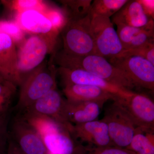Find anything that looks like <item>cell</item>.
I'll return each instance as SVG.
<instances>
[{"mask_svg":"<svg viewBox=\"0 0 154 154\" xmlns=\"http://www.w3.org/2000/svg\"><path fill=\"white\" fill-rule=\"evenodd\" d=\"M0 33H5L11 36L17 45L26 38L25 33L15 21H0Z\"/></svg>","mask_w":154,"mask_h":154,"instance_id":"cell-25","label":"cell"},{"mask_svg":"<svg viewBox=\"0 0 154 154\" xmlns=\"http://www.w3.org/2000/svg\"><path fill=\"white\" fill-rule=\"evenodd\" d=\"M8 154H25L12 141L8 140Z\"/></svg>","mask_w":154,"mask_h":154,"instance_id":"cell-31","label":"cell"},{"mask_svg":"<svg viewBox=\"0 0 154 154\" xmlns=\"http://www.w3.org/2000/svg\"><path fill=\"white\" fill-rule=\"evenodd\" d=\"M63 92L67 101L71 102H95L104 104L108 100L114 101L116 98L102 88L88 85H66Z\"/></svg>","mask_w":154,"mask_h":154,"instance_id":"cell-16","label":"cell"},{"mask_svg":"<svg viewBox=\"0 0 154 154\" xmlns=\"http://www.w3.org/2000/svg\"><path fill=\"white\" fill-rule=\"evenodd\" d=\"M24 111L47 116L60 125L69 133L71 132L73 125L69 122L68 119L66 100L63 98L57 88L49 91Z\"/></svg>","mask_w":154,"mask_h":154,"instance_id":"cell-9","label":"cell"},{"mask_svg":"<svg viewBox=\"0 0 154 154\" xmlns=\"http://www.w3.org/2000/svg\"><path fill=\"white\" fill-rule=\"evenodd\" d=\"M17 86L8 81L0 82V115L9 113Z\"/></svg>","mask_w":154,"mask_h":154,"instance_id":"cell-22","label":"cell"},{"mask_svg":"<svg viewBox=\"0 0 154 154\" xmlns=\"http://www.w3.org/2000/svg\"><path fill=\"white\" fill-rule=\"evenodd\" d=\"M16 45L11 36L0 33V77L20 86L23 79L18 69Z\"/></svg>","mask_w":154,"mask_h":154,"instance_id":"cell-12","label":"cell"},{"mask_svg":"<svg viewBox=\"0 0 154 154\" xmlns=\"http://www.w3.org/2000/svg\"><path fill=\"white\" fill-rule=\"evenodd\" d=\"M91 18V30L95 54L109 60L120 57L124 49L110 18L101 16Z\"/></svg>","mask_w":154,"mask_h":154,"instance_id":"cell-5","label":"cell"},{"mask_svg":"<svg viewBox=\"0 0 154 154\" xmlns=\"http://www.w3.org/2000/svg\"><path fill=\"white\" fill-rule=\"evenodd\" d=\"M57 72L60 75L64 86L83 85L96 86L113 94L116 98L127 97L133 93L130 90L111 84L83 70L72 69L59 67Z\"/></svg>","mask_w":154,"mask_h":154,"instance_id":"cell-11","label":"cell"},{"mask_svg":"<svg viewBox=\"0 0 154 154\" xmlns=\"http://www.w3.org/2000/svg\"><path fill=\"white\" fill-rule=\"evenodd\" d=\"M131 56L143 58L154 65V42L137 48L124 51L120 57Z\"/></svg>","mask_w":154,"mask_h":154,"instance_id":"cell-27","label":"cell"},{"mask_svg":"<svg viewBox=\"0 0 154 154\" xmlns=\"http://www.w3.org/2000/svg\"><path fill=\"white\" fill-rule=\"evenodd\" d=\"M57 70L53 64H41L24 78L16 109L23 112L49 91L57 88Z\"/></svg>","mask_w":154,"mask_h":154,"instance_id":"cell-2","label":"cell"},{"mask_svg":"<svg viewBox=\"0 0 154 154\" xmlns=\"http://www.w3.org/2000/svg\"><path fill=\"white\" fill-rule=\"evenodd\" d=\"M65 9L69 20H78L85 18L90 15L91 4V0H77V1H62Z\"/></svg>","mask_w":154,"mask_h":154,"instance_id":"cell-20","label":"cell"},{"mask_svg":"<svg viewBox=\"0 0 154 154\" xmlns=\"http://www.w3.org/2000/svg\"><path fill=\"white\" fill-rule=\"evenodd\" d=\"M138 1L140 3L146 15L154 20V0H138Z\"/></svg>","mask_w":154,"mask_h":154,"instance_id":"cell-30","label":"cell"},{"mask_svg":"<svg viewBox=\"0 0 154 154\" xmlns=\"http://www.w3.org/2000/svg\"><path fill=\"white\" fill-rule=\"evenodd\" d=\"M125 73L135 87L154 92V65L137 56H122L108 60Z\"/></svg>","mask_w":154,"mask_h":154,"instance_id":"cell-8","label":"cell"},{"mask_svg":"<svg viewBox=\"0 0 154 154\" xmlns=\"http://www.w3.org/2000/svg\"><path fill=\"white\" fill-rule=\"evenodd\" d=\"M137 129L152 134L154 129V103L149 97L134 92L129 96L116 99Z\"/></svg>","mask_w":154,"mask_h":154,"instance_id":"cell-6","label":"cell"},{"mask_svg":"<svg viewBox=\"0 0 154 154\" xmlns=\"http://www.w3.org/2000/svg\"><path fill=\"white\" fill-rule=\"evenodd\" d=\"M9 139L25 154H47V150L38 134L21 117L13 121Z\"/></svg>","mask_w":154,"mask_h":154,"instance_id":"cell-10","label":"cell"},{"mask_svg":"<svg viewBox=\"0 0 154 154\" xmlns=\"http://www.w3.org/2000/svg\"><path fill=\"white\" fill-rule=\"evenodd\" d=\"M9 113L0 115V148H7L9 139Z\"/></svg>","mask_w":154,"mask_h":154,"instance_id":"cell-29","label":"cell"},{"mask_svg":"<svg viewBox=\"0 0 154 154\" xmlns=\"http://www.w3.org/2000/svg\"><path fill=\"white\" fill-rule=\"evenodd\" d=\"M154 30H143L133 38L128 49H134L154 42Z\"/></svg>","mask_w":154,"mask_h":154,"instance_id":"cell-28","label":"cell"},{"mask_svg":"<svg viewBox=\"0 0 154 154\" xmlns=\"http://www.w3.org/2000/svg\"><path fill=\"white\" fill-rule=\"evenodd\" d=\"M15 22L25 33L36 35L57 34L51 22L44 13L36 10H29L16 14Z\"/></svg>","mask_w":154,"mask_h":154,"instance_id":"cell-15","label":"cell"},{"mask_svg":"<svg viewBox=\"0 0 154 154\" xmlns=\"http://www.w3.org/2000/svg\"><path fill=\"white\" fill-rule=\"evenodd\" d=\"M4 79L2 78V77H0V82H2V81H4Z\"/></svg>","mask_w":154,"mask_h":154,"instance_id":"cell-34","label":"cell"},{"mask_svg":"<svg viewBox=\"0 0 154 154\" xmlns=\"http://www.w3.org/2000/svg\"><path fill=\"white\" fill-rule=\"evenodd\" d=\"M104 104L95 102H71L66 100V113L69 122L76 125L95 121Z\"/></svg>","mask_w":154,"mask_h":154,"instance_id":"cell-17","label":"cell"},{"mask_svg":"<svg viewBox=\"0 0 154 154\" xmlns=\"http://www.w3.org/2000/svg\"><path fill=\"white\" fill-rule=\"evenodd\" d=\"M0 154H8V148H0Z\"/></svg>","mask_w":154,"mask_h":154,"instance_id":"cell-33","label":"cell"},{"mask_svg":"<svg viewBox=\"0 0 154 154\" xmlns=\"http://www.w3.org/2000/svg\"><path fill=\"white\" fill-rule=\"evenodd\" d=\"M128 0H95L91 4V17L101 16L110 18L118 12Z\"/></svg>","mask_w":154,"mask_h":154,"instance_id":"cell-19","label":"cell"},{"mask_svg":"<svg viewBox=\"0 0 154 154\" xmlns=\"http://www.w3.org/2000/svg\"><path fill=\"white\" fill-rule=\"evenodd\" d=\"M58 36L32 34L19 45L17 49L18 69L23 79L42 64L48 54L53 51Z\"/></svg>","mask_w":154,"mask_h":154,"instance_id":"cell-3","label":"cell"},{"mask_svg":"<svg viewBox=\"0 0 154 154\" xmlns=\"http://www.w3.org/2000/svg\"><path fill=\"white\" fill-rule=\"evenodd\" d=\"M152 136L144 134V132L137 129L130 144L131 148L138 154H154Z\"/></svg>","mask_w":154,"mask_h":154,"instance_id":"cell-23","label":"cell"},{"mask_svg":"<svg viewBox=\"0 0 154 154\" xmlns=\"http://www.w3.org/2000/svg\"><path fill=\"white\" fill-rule=\"evenodd\" d=\"M3 2L5 5L16 12V14L29 10H36L43 13L48 7L45 2L40 0H15Z\"/></svg>","mask_w":154,"mask_h":154,"instance_id":"cell-21","label":"cell"},{"mask_svg":"<svg viewBox=\"0 0 154 154\" xmlns=\"http://www.w3.org/2000/svg\"><path fill=\"white\" fill-rule=\"evenodd\" d=\"M117 32L124 51L128 49L133 38L143 30L146 29L134 28L123 24L116 25Z\"/></svg>","mask_w":154,"mask_h":154,"instance_id":"cell-26","label":"cell"},{"mask_svg":"<svg viewBox=\"0 0 154 154\" xmlns=\"http://www.w3.org/2000/svg\"><path fill=\"white\" fill-rule=\"evenodd\" d=\"M113 102L105 110L102 120L108 126L111 142L119 146H128L137 129L122 107Z\"/></svg>","mask_w":154,"mask_h":154,"instance_id":"cell-7","label":"cell"},{"mask_svg":"<svg viewBox=\"0 0 154 154\" xmlns=\"http://www.w3.org/2000/svg\"><path fill=\"white\" fill-rule=\"evenodd\" d=\"M91 14L82 19L69 20L62 30L63 49L69 55L95 54V45L91 30Z\"/></svg>","mask_w":154,"mask_h":154,"instance_id":"cell-4","label":"cell"},{"mask_svg":"<svg viewBox=\"0 0 154 154\" xmlns=\"http://www.w3.org/2000/svg\"><path fill=\"white\" fill-rule=\"evenodd\" d=\"M99 154H129V153L120 149L111 148L106 149Z\"/></svg>","mask_w":154,"mask_h":154,"instance_id":"cell-32","label":"cell"},{"mask_svg":"<svg viewBox=\"0 0 154 154\" xmlns=\"http://www.w3.org/2000/svg\"><path fill=\"white\" fill-rule=\"evenodd\" d=\"M71 136L75 140L105 146L111 142L107 124L103 120L93 121L73 126Z\"/></svg>","mask_w":154,"mask_h":154,"instance_id":"cell-14","label":"cell"},{"mask_svg":"<svg viewBox=\"0 0 154 154\" xmlns=\"http://www.w3.org/2000/svg\"><path fill=\"white\" fill-rule=\"evenodd\" d=\"M54 58L56 63L60 67L83 70L127 90L135 88L129 77L123 71L101 56L96 54L74 56L61 51L57 53Z\"/></svg>","mask_w":154,"mask_h":154,"instance_id":"cell-1","label":"cell"},{"mask_svg":"<svg viewBox=\"0 0 154 154\" xmlns=\"http://www.w3.org/2000/svg\"><path fill=\"white\" fill-rule=\"evenodd\" d=\"M47 151L54 154H72L74 151V139L65 129L51 133L42 138Z\"/></svg>","mask_w":154,"mask_h":154,"instance_id":"cell-18","label":"cell"},{"mask_svg":"<svg viewBox=\"0 0 154 154\" xmlns=\"http://www.w3.org/2000/svg\"><path fill=\"white\" fill-rule=\"evenodd\" d=\"M112 22L116 25L123 24L147 30H154V19L146 15L138 1L128 2L112 16Z\"/></svg>","mask_w":154,"mask_h":154,"instance_id":"cell-13","label":"cell"},{"mask_svg":"<svg viewBox=\"0 0 154 154\" xmlns=\"http://www.w3.org/2000/svg\"><path fill=\"white\" fill-rule=\"evenodd\" d=\"M49 19L54 30L60 33L69 21L64 10L55 7H49L43 12Z\"/></svg>","mask_w":154,"mask_h":154,"instance_id":"cell-24","label":"cell"}]
</instances>
